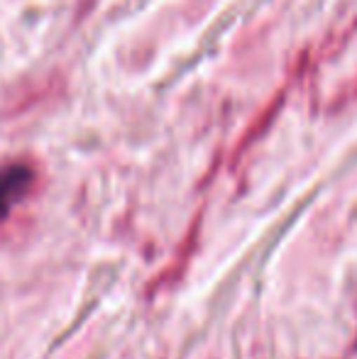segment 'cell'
Returning a JSON list of instances; mask_svg holds the SVG:
<instances>
[{
    "label": "cell",
    "mask_w": 357,
    "mask_h": 359,
    "mask_svg": "<svg viewBox=\"0 0 357 359\" xmlns=\"http://www.w3.org/2000/svg\"><path fill=\"white\" fill-rule=\"evenodd\" d=\"M32 169L25 164H13L0 171V220H5L10 210L27 196V191L32 189Z\"/></svg>",
    "instance_id": "1"
}]
</instances>
